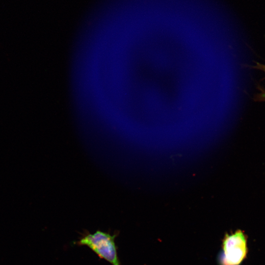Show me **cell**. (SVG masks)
<instances>
[{"mask_svg":"<svg viewBox=\"0 0 265 265\" xmlns=\"http://www.w3.org/2000/svg\"><path fill=\"white\" fill-rule=\"evenodd\" d=\"M256 68L261 70L265 72V65L261 64L259 63H257L255 67Z\"/></svg>","mask_w":265,"mask_h":265,"instance_id":"obj_4","label":"cell"},{"mask_svg":"<svg viewBox=\"0 0 265 265\" xmlns=\"http://www.w3.org/2000/svg\"><path fill=\"white\" fill-rule=\"evenodd\" d=\"M260 92L256 96V100L259 101H265V90L264 89H260Z\"/></svg>","mask_w":265,"mask_h":265,"instance_id":"obj_3","label":"cell"},{"mask_svg":"<svg viewBox=\"0 0 265 265\" xmlns=\"http://www.w3.org/2000/svg\"><path fill=\"white\" fill-rule=\"evenodd\" d=\"M115 238V235L97 231L94 233L85 235L78 243L80 245L87 246L100 258L106 260L112 265H121L117 255Z\"/></svg>","mask_w":265,"mask_h":265,"instance_id":"obj_2","label":"cell"},{"mask_svg":"<svg viewBox=\"0 0 265 265\" xmlns=\"http://www.w3.org/2000/svg\"><path fill=\"white\" fill-rule=\"evenodd\" d=\"M247 253L246 236L238 230L224 236L218 262L219 265H240Z\"/></svg>","mask_w":265,"mask_h":265,"instance_id":"obj_1","label":"cell"}]
</instances>
